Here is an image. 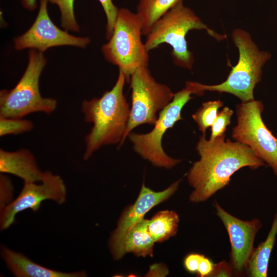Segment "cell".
Here are the masks:
<instances>
[{
	"label": "cell",
	"mask_w": 277,
	"mask_h": 277,
	"mask_svg": "<svg viewBox=\"0 0 277 277\" xmlns=\"http://www.w3.org/2000/svg\"><path fill=\"white\" fill-rule=\"evenodd\" d=\"M13 187L9 177L2 174L0 176L1 210L12 201Z\"/></svg>",
	"instance_id": "d4e9b609"
},
{
	"label": "cell",
	"mask_w": 277,
	"mask_h": 277,
	"mask_svg": "<svg viewBox=\"0 0 277 277\" xmlns=\"http://www.w3.org/2000/svg\"><path fill=\"white\" fill-rule=\"evenodd\" d=\"M263 110L262 102L254 99L237 104V123L232 128L231 137L250 147L277 176V138L264 123Z\"/></svg>",
	"instance_id": "9c48e42d"
},
{
	"label": "cell",
	"mask_w": 277,
	"mask_h": 277,
	"mask_svg": "<svg viewBox=\"0 0 277 277\" xmlns=\"http://www.w3.org/2000/svg\"><path fill=\"white\" fill-rule=\"evenodd\" d=\"M180 219L177 213L169 210H162L147 220V229L155 242H162L174 236Z\"/></svg>",
	"instance_id": "d6986e66"
},
{
	"label": "cell",
	"mask_w": 277,
	"mask_h": 277,
	"mask_svg": "<svg viewBox=\"0 0 277 277\" xmlns=\"http://www.w3.org/2000/svg\"><path fill=\"white\" fill-rule=\"evenodd\" d=\"M213 206L216 214L221 220L228 233L231 245L230 263L234 273L242 276L247 270L253 252L255 236L262 227L260 219L250 221L241 220L226 210L215 201Z\"/></svg>",
	"instance_id": "4fadbf2b"
},
{
	"label": "cell",
	"mask_w": 277,
	"mask_h": 277,
	"mask_svg": "<svg viewBox=\"0 0 277 277\" xmlns=\"http://www.w3.org/2000/svg\"><path fill=\"white\" fill-rule=\"evenodd\" d=\"M192 89L186 84L185 87L174 93L172 101L159 113L151 131L141 134L131 132L128 135L134 151L153 166L170 169L181 162L180 159L172 158L165 152L162 141L166 131L182 119V110L192 98Z\"/></svg>",
	"instance_id": "52a82bcc"
},
{
	"label": "cell",
	"mask_w": 277,
	"mask_h": 277,
	"mask_svg": "<svg viewBox=\"0 0 277 277\" xmlns=\"http://www.w3.org/2000/svg\"><path fill=\"white\" fill-rule=\"evenodd\" d=\"M101 4L106 15V38L109 39L111 36L119 9L113 4L112 0H98Z\"/></svg>",
	"instance_id": "cb8c5ba5"
},
{
	"label": "cell",
	"mask_w": 277,
	"mask_h": 277,
	"mask_svg": "<svg viewBox=\"0 0 277 277\" xmlns=\"http://www.w3.org/2000/svg\"><path fill=\"white\" fill-rule=\"evenodd\" d=\"M1 255L8 268L17 277H84V271L65 272L48 268L32 261L24 254L4 246Z\"/></svg>",
	"instance_id": "9a60e30c"
},
{
	"label": "cell",
	"mask_w": 277,
	"mask_h": 277,
	"mask_svg": "<svg viewBox=\"0 0 277 277\" xmlns=\"http://www.w3.org/2000/svg\"><path fill=\"white\" fill-rule=\"evenodd\" d=\"M47 1L58 6L61 14V25L65 31H80V27L76 21L74 12L75 0Z\"/></svg>",
	"instance_id": "44dd1931"
},
{
	"label": "cell",
	"mask_w": 277,
	"mask_h": 277,
	"mask_svg": "<svg viewBox=\"0 0 277 277\" xmlns=\"http://www.w3.org/2000/svg\"><path fill=\"white\" fill-rule=\"evenodd\" d=\"M234 274L233 267L231 263L222 261L214 264L213 270L210 276L213 277H230Z\"/></svg>",
	"instance_id": "484cf974"
},
{
	"label": "cell",
	"mask_w": 277,
	"mask_h": 277,
	"mask_svg": "<svg viewBox=\"0 0 277 277\" xmlns=\"http://www.w3.org/2000/svg\"><path fill=\"white\" fill-rule=\"evenodd\" d=\"M131 106L124 142L132 130L142 124L154 125L156 114L173 100L174 93L154 79L148 67L137 69L130 77Z\"/></svg>",
	"instance_id": "ba28073f"
},
{
	"label": "cell",
	"mask_w": 277,
	"mask_h": 277,
	"mask_svg": "<svg viewBox=\"0 0 277 277\" xmlns=\"http://www.w3.org/2000/svg\"><path fill=\"white\" fill-rule=\"evenodd\" d=\"M46 63L43 53L29 51L27 67L18 82L10 90L0 92V117L22 118L37 112L50 114L56 109V100L43 97L39 91V78Z\"/></svg>",
	"instance_id": "5b68a950"
},
{
	"label": "cell",
	"mask_w": 277,
	"mask_h": 277,
	"mask_svg": "<svg viewBox=\"0 0 277 277\" xmlns=\"http://www.w3.org/2000/svg\"><path fill=\"white\" fill-rule=\"evenodd\" d=\"M203 255L196 253H191L187 255L183 261L184 267L186 270L191 273H197Z\"/></svg>",
	"instance_id": "4316f807"
},
{
	"label": "cell",
	"mask_w": 277,
	"mask_h": 277,
	"mask_svg": "<svg viewBox=\"0 0 277 277\" xmlns=\"http://www.w3.org/2000/svg\"><path fill=\"white\" fill-rule=\"evenodd\" d=\"M34 127L29 120L0 117V136L18 134L31 131Z\"/></svg>",
	"instance_id": "7402d4cb"
},
{
	"label": "cell",
	"mask_w": 277,
	"mask_h": 277,
	"mask_svg": "<svg viewBox=\"0 0 277 277\" xmlns=\"http://www.w3.org/2000/svg\"><path fill=\"white\" fill-rule=\"evenodd\" d=\"M127 81L125 74L119 70L113 88L101 97L84 100L81 110L86 123L92 124L85 137L84 160H88L101 147L124 143V137L130 113V107L124 94Z\"/></svg>",
	"instance_id": "7a4b0ae2"
},
{
	"label": "cell",
	"mask_w": 277,
	"mask_h": 277,
	"mask_svg": "<svg viewBox=\"0 0 277 277\" xmlns=\"http://www.w3.org/2000/svg\"><path fill=\"white\" fill-rule=\"evenodd\" d=\"M213 266V262L209 258L203 255L197 269L198 276L200 277L210 276Z\"/></svg>",
	"instance_id": "83f0119b"
},
{
	"label": "cell",
	"mask_w": 277,
	"mask_h": 277,
	"mask_svg": "<svg viewBox=\"0 0 277 277\" xmlns=\"http://www.w3.org/2000/svg\"><path fill=\"white\" fill-rule=\"evenodd\" d=\"M180 182L179 180L173 182L161 191H154L142 184L137 199L123 211L110 237L109 247L114 260H118L126 254L125 241L130 230L150 209L171 197L177 191Z\"/></svg>",
	"instance_id": "7c38bea8"
},
{
	"label": "cell",
	"mask_w": 277,
	"mask_h": 277,
	"mask_svg": "<svg viewBox=\"0 0 277 277\" xmlns=\"http://www.w3.org/2000/svg\"><path fill=\"white\" fill-rule=\"evenodd\" d=\"M147 220H140L128 233L125 244V252L138 256H153L154 241L147 229Z\"/></svg>",
	"instance_id": "e0dca14e"
},
{
	"label": "cell",
	"mask_w": 277,
	"mask_h": 277,
	"mask_svg": "<svg viewBox=\"0 0 277 277\" xmlns=\"http://www.w3.org/2000/svg\"><path fill=\"white\" fill-rule=\"evenodd\" d=\"M47 0H39L37 15L30 28L23 34L13 39L14 48H27L43 53L49 48L72 46L84 48L91 42L88 37L72 35L58 28L51 20L47 8Z\"/></svg>",
	"instance_id": "8fae6325"
},
{
	"label": "cell",
	"mask_w": 277,
	"mask_h": 277,
	"mask_svg": "<svg viewBox=\"0 0 277 277\" xmlns=\"http://www.w3.org/2000/svg\"><path fill=\"white\" fill-rule=\"evenodd\" d=\"M142 35L137 14L125 8L119 9L112 34L101 51L106 60L125 74L127 81L137 69L148 67V51Z\"/></svg>",
	"instance_id": "8992f818"
},
{
	"label": "cell",
	"mask_w": 277,
	"mask_h": 277,
	"mask_svg": "<svg viewBox=\"0 0 277 277\" xmlns=\"http://www.w3.org/2000/svg\"><path fill=\"white\" fill-rule=\"evenodd\" d=\"M233 113V110L228 107H224L219 112L216 118L211 126L209 140H214L216 137L225 134L227 126L231 123V118Z\"/></svg>",
	"instance_id": "603a6c76"
},
{
	"label": "cell",
	"mask_w": 277,
	"mask_h": 277,
	"mask_svg": "<svg viewBox=\"0 0 277 277\" xmlns=\"http://www.w3.org/2000/svg\"><path fill=\"white\" fill-rule=\"evenodd\" d=\"M223 105V102L220 100L205 102L192 115L202 134H206L207 129L212 125L219 113V109Z\"/></svg>",
	"instance_id": "ffe728a7"
},
{
	"label": "cell",
	"mask_w": 277,
	"mask_h": 277,
	"mask_svg": "<svg viewBox=\"0 0 277 277\" xmlns=\"http://www.w3.org/2000/svg\"><path fill=\"white\" fill-rule=\"evenodd\" d=\"M191 30H206L209 35L217 40L226 37V35L218 34L208 28L182 1L156 22L146 35L144 44L148 52L162 44L169 45L172 48L171 56L174 64L191 70L194 62V56L188 48L186 36Z\"/></svg>",
	"instance_id": "277c9868"
},
{
	"label": "cell",
	"mask_w": 277,
	"mask_h": 277,
	"mask_svg": "<svg viewBox=\"0 0 277 277\" xmlns=\"http://www.w3.org/2000/svg\"><path fill=\"white\" fill-rule=\"evenodd\" d=\"M66 187L62 177L47 171L39 184L24 183L18 195L1 210L0 224L2 230L8 228L15 221L16 214L27 209L36 212L41 203L47 200L58 204L66 201Z\"/></svg>",
	"instance_id": "30bf717a"
},
{
	"label": "cell",
	"mask_w": 277,
	"mask_h": 277,
	"mask_svg": "<svg viewBox=\"0 0 277 277\" xmlns=\"http://www.w3.org/2000/svg\"><path fill=\"white\" fill-rule=\"evenodd\" d=\"M0 172L15 175L24 183H38L44 172L39 169L33 154L27 149L14 151L0 149Z\"/></svg>",
	"instance_id": "5bb4252c"
},
{
	"label": "cell",
	"mask_w": 277,
	"mask_h": 277,
	"mask_svg": "<svg viewBox=\"0 0 277 277\" xmlns=\"http://www.w3.org/2000/svg\"><path fill=\"white\" fill-rule=\"evenodd\" d=\"M22 6L29 11H33L37 7L36 0H21Z\"/></svg>",
	"instance_id": "f1b7e54d"
},
{
	"label": "cell",
	"mask_w": 277,
	"mask_h": 277,
	"mask_svg": "<svg viewBox=\"0 0 277 277\" xmlns=\"http://www.w3.org/2000/svg\"><path fill=\"white\" fill-rule=\"evenodd\" d=\"M231 37L239 51L238 63L221 84L208 85L189 81L194 94L202 96L205 91H209L229 93L241 102L254 99V89L261 81L262 68L271 54L268 51L260 50L249 32L242 29H234Z\"/></svg>",
	"instance_id": "3957f363"
},
{
	"label": "cell",
	"mask_w": 277,
	"mask_h": 277,
	"mask_svg": "<svg viewBox=\"0 0 277 277\" xmlns=\"http://www.w3.org/2000/svg\"><path fill=\"white\" fill-rule=\"evenodd\" d=\"M196 150L200 158L193 163L187 175L193 188L189 200L194 203L207 201L226 186L239 169L248 167L254 170L266 164L248 146L225 140V134L212 140L202 134Z\"/></svg>",
	"instance_id": "6da1fadb"
},
{
	"label": "cell",
	"mask_w": 277,
	"mask_h": 277,
	"mask_svg": "<svg viewBox=\"0 0 277 277\" xmlns=\"http://www.w3.org/2000/svg\"><path fill=\"white\" fill-rule=\"evenodd\" d=\"M182 1L183 0H139L136 13L141 21L143 35H146L157 20Z\"/></svg>",
	"instance_id": "ac0fdd59"
},
{
	"label": "cell",
	"mask_w": 277,
	"mask_h": 277,
	"mask_svg": "<svg viewBox=\"0 0 277 277\" xmlns=\"http://www.w3.org/2000/svg\"><path fill=\"white\" fill-rule=\"evenodd\" d=\"M277 235V208L271 229L266 240L254 248L249 261L247 272L251 277H267L271 253L274 246Z\"/></svg>",
	"instance_id": "2e32d148"
}]
</instances>
